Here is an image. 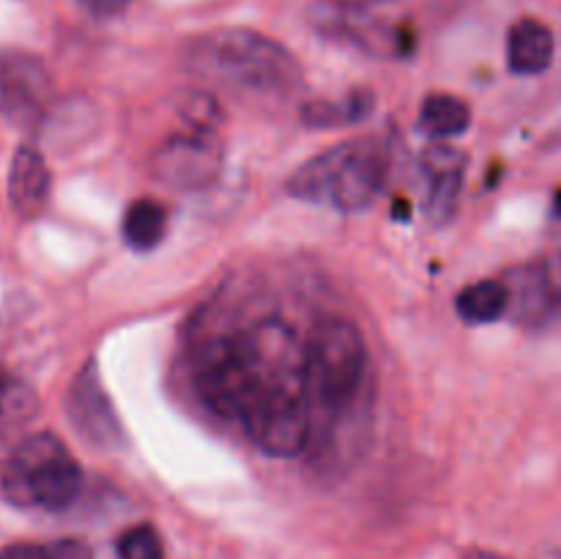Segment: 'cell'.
Instances as JSON below:
<instances>
[{"mask_svg":"<svg viewBox=\"0 0 561 559\" xmlns=\"http://www.w3.org/2000/svg\"><path fill=\"white\" fill-rule=\"evenodd\" d=\"M184 66L197 80L252 96H288L305 80L288 47L247 27H217L195 36L184 49Z\"/></svg>","mask_w":561,"mask_h":559,"instance_id":"cell-1","label":"cell"},{"mask_svg":"<svg viewBox=\"0 0 561 559\" xmlns=\"http://www.w3.org/2000/svg\"><path fill=\"white\" fill-rule=\"evenodd\" d=\"M387 170V142L359 137L307 159L288 179V195L307 203H327L343 214L365 212L381 195Z\"/></svg>","mask_w":561,"mask_h":559,"instance_id":"cell-2","label":"cell"},{"mask_svg":"<svg viewBox=\"0 0 561 559\" xmlns=\"http://www.w3.org/2000/svg\"><path fill=\"white\" fill-rule=\"evenodd\" d=\"M307 20L323 38L370 58L400 60L416 49L414 22L394 0H316Z\"/></svg>","mask_w":561,"mask_h":559,"instance_id":"cell-3","label":"cell"},{"mask_svg":"<svg viewBox=\"0 0 561 559\" xmlns=\"http://www.w3.org/2000/svg\"><path fill=\"white\" fill-rule=\"evenodd\" d=\"M367 373V345L348 318L316 327L305 354V395L323 414L340 417L356 400Z\"/></svg>","mask_w":561,"mask_h":559,"instance_id":"cell-4","label":"cell"},{"mask_svg":"<svg viewBox=\"0 0 561 559\" xmlns=\"http://www.w3.org/2000/svg\"><path fill=\"white\" fill-rule=\"evenodd\" d=\"M3 497L16 507L64 510L82 488V469L53 433L27 436L5 460Z\"/></svg>","mask_w":561,"mask_h":559,"instance_id":"cell-5","label":"cell"},{"mask_svg":"<svg viewBox=\"0 0 561 559\" xmlns=\"http://www.w3.org/2000/svg\"><path fill=\"white\" fill-rule=\"evenodd\" d=\"M195 381L203 403L228 420H241L252 400L268 387L261 373L241 354L236 338L211 340L201 351Z\"/></svg>","mask_w":561,"mask_h":559,"instance_id":"cell-6","label":"cell"},{"mask_svg":"<svg viewBox=\"0 0 561 559\" xmlns=\"http://www.w3.org/2000/svg\"><path fill=\"white\" fill-rule=\"evenodd\" d=\"M241 425L266 455H299L310 442V403L305 398V387H266L244 411Z\"/></svg>","mask_w":561,"mask_h":559,"instance_id":"cell-7","label":"cell"},{"mask_svg":"<svg viewBox=\"0 0 561 559\" xmlns=\"http://www.w3.org/2000/svg\"><path fill=\"white\" fill-rule=\"evenodd\" d=\"M53 75L38 55L25 49H0V118L31 126L53 104Z\"/></svg>","mask_w":561,"mask_h":559,"instance_id":"cell-8","label":"cell"},{"mask_svg":"<svg viewBox=\"0 0 561 559\" xmlns=\"http://www.w3.org/2000/svg\"><path fill=\"white\" fill-rule=\"evenodd\" d=\"M222 148L211 132H186L164 140L151 157V173L173 190H206L222 173Z\"/></svg>","mask_w":561,"mask_h":559,"instance_id":"cell-9","label":"cell"},{"mask_svg":"<svg viewBox=\"0 0 561 559\" xmlns=\"http://www.w3.org/2000/svg\"><path fill=\"white\" fill-rule=\"evenodd\" d=\"M66 411H69L71 425L77 427L82 438L99 449H124L126 433L121 425V417L99 378L96 362L82 365L77 378L71 381L66 395Z\"/></svg>","mask_w":561,"mask_h":559,"instance_id":"cell-10","label":"cell"},{"mask_svg":"<svg viewBox=\"0 0 561 559\" xmlns=\"http://www.w3.org/2000/svg\"><path fill=\"white\" fill-rule=\"evenodd\" d=\"M466 162H469V157L460 148L444 146V142H433L422 151L420 168L427 179L425 217L433 225L453 223L455 214H458Z\"/></svg>","mask_w":561,"mask_h":559,"instance_id":"cell-11","label":"cell"},{"mask_svg":"<svg viewBox=\"0 0 561 559\" xmlns=\"http://www.w3.org/2000/svg\"><path fill=\"white\" fill-rule=\"evenodd\" d=\"M49 190H53V175L44 153L31 142L16 148L9 170V201L16 217H42L49 203Z\"/></svg>","mask_w":561,"mask_h":559,"instance_id":"cell-12","label":"cell"},{"mask_svg":"<svg viewBox=\"0 0 561 559\" xmlns=\"http://www.w3.org/2000/svg\"><path fill=\"white\" fill-rule=\"evenodd\" d=\"M553 33L540 20L515 22L507 36V64L515 75H540L553 60Z\"/></svg>","mask_w":561,"mask_h":559,"instance_id":"cell-13","label":"cell"},{"mask_svg":"<svg viewBox=\"0 0 561 559\" xmlns=\"http://www.w3.org/2000/svg\"><path fill=\"white\" fill-rule=\"evenodd\" d=\"M373 113L370 91H351L343 99H316L301 107V121L310 129H337V126L359 124Z\"/></svg>","mask_w":561,"mask_h":559,"instance_id":"cell-14","label":"cell"},{"mask_svg":"<svg viewBox=\"0 0 561 559\" xmlns=\"http://www.w3.org/2000/svg\"><path fill=\"white\" fill-rule=\"evenodd\" d=\"M471 126V107L453 93H433L420 110V129L433 140H449Z\"/></svg>","mask_w":561,"mask_h":559,"instance_id":"cell-15","label":"cell"},{"mask_svg":"<svg viewBox=\"0 0 561 559\" xmlns=\"http://www.w3.org/2000/svg\"><path fill=\"white\" fill-rule=\"evenodd\" d=\"M168 233V208L153 197H137L124 214V239L131 250L148 252Z\"/></svg>","mask_w":561,"mask_h":559,"instance_id":"cell-16","label":"cell"},{"mask_svg":"<svg viewBox=\"0 0 561 559\" xmlns=\"http://www.w3.org/2000/svg\"><path fill=\"white\" fill-rule=\"evenodd\" d=\"M455 307L463 321L493 323L510 310V288L504 280H480L460 290Z\"/></svg>","mask_w":561,"mask_h":559,"instance_id":"cell-17","label":"cell"},{"mask_svg":"<svg viewBox=\"0 0 561 559\" xmlns=\"http://www.w3.org/2000/svg\"><path fill=\"white\" fill-rule=\"evenodd\" d=\"M33 414H36L33 389L0 367V425H20Z\"/></svg>","mask_w":561,"mask_h":559,"instance_id":"cell-18","label":"cell"},{"mask_svg":"<svg viewBox=\"0 0 561 559\" xmlns=\"http://www.w3.org/2000/svg\"><path fill=\"white\" fill-rule=\"evenodd\" d=\"M179 113L181 118L190 124L192 132H211L219 126L222 121V110H219L217 99L211 93H203V91H192L186 93L184 99L179 102Z\"/></svg>","mask_w":561,"mask_h":559,"instance_id":"cell-19","label":"cell"},{"mask_svg":"<svg viewBox=\"0 0 561 559\" xmlns=\"http://www.w3.org/2000/svg\"><path fill=\"white\" fill-rule=\"evenodd\" d=\"M118 559H162V537L151 524L129 526L124 535L118 537Z\"/></svg>","mask_w":561,"mask_h":559,"instance_id":"cell-20","label":"cell"},{"mask_svg":"<svg viewBox=\"0 0 561 559\" xmlns=\"http://www.w3.org/2000/svg\"><path fill=\"white\" fill-rule=\"evenodd\" d=\"M537 272H540V283L546 288L551 312L557 316L561 312V252H553L546 261L537 263Z\"/></svg>","mask_w":561,"mask_h":559,"instance_id":"cell-21","label":"cell"},{"mask_svg":"<svg viewBox=\"0 0 561 559\" xmlns=\"http://www.w3.org/2000/svg\"><path fill=\"white\" fill-rule=\"evenodd\" d=\"M47 559H93V551L88 543L77 537H64V540L47 543Z\"/></svg>","mask_w":561,"mask_h":559,"instance_id":"cell-22","label":"cell"},{"mask_svg":"<svg viewBox=\"0 0 561 559\" xmlns=\"http://www.w3.org/2000/svg\"><path fill=\"white\" fill-rule=\"evenodd\" d=\"M0 559H47V543H11L0 551Z\"/></svg>","mask_w":561,"mask_h":559,"instance_id":"cell-23","label":"cell"},{"mask_svg":"<svg viewBox=\"0 0 561 559\" xmlns=\"http://www.w3.org/2000/svg\"><path fill=\"white\" fill-rule=\"evenodd\" d=\"M82 9L91 11L93 16H118L124 14L129 0H80Z\"/></svg>","mask_w":561,"mask_h":559,"instance_id":"cell-24","label":"cell"},{"mask_svg":"<svg viewBox=\"0 0 561 559\" xmlns=\"http://www.w3.org/2000/svg\"><path fill=\"white\" fill-rule=\"evenodd\" d=\"M466 559H502V557H496V554H488V551H474V554H469Z\"/></svg>","mask_w":561,"mask_h":559,"instance_id":"cell-25","label":"cell"}]
</instances>
